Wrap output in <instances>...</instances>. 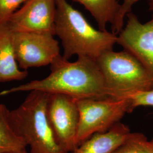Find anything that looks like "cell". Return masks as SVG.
I'll use <instances>...</instances> for the list:
<instances>
[{"mask_svg": "<svg viewBox=\"0 0 153 153\" xmlns=\"http://www.w3.org/2000/svg\"><path fill=\"white\" fill-rule=\"evenodd\" d=\"M119 98L126 99L129 101L130 113H131L138 107H153V90L128 94Z\"/></svg>", "mask_w": 153, "mask_h": 153, "instance_id": "15", "label": "cell"}, {"mask_svg": "<svg viewBox=\"0 0 153 153\" xmlns=\"http://www.w3.org/2000/svg\"><path fill=\"white\" fill-rule=\"evenodd\" d=\"M28 0H0V25L7 23L19 6Z\"/></svg>", "mask_w": 153, "mask_h": 153, "instance_id": "17", "label": "cell"}, {"mask_svg": "<svg viewBox=\"0 0 153 153\" xmlns=\"http://www.w3.org/2000/svg\"><path fill=\"white\" fill-rule=\"evenodd\" d=\"M13 33L8 23L0 25V83L21 81L27 76L16 62Z\"/></svg>", "mask_w": 153, "mask_h": 153, "instance_id": "11", "label": "cell"}, {"mask_svg": "<svg viewBox=\"0 0 153 153\" xmlns=\"http://www.w3.org/2000/svg\"><path fill=\"white\" fill-rule=\"evenodd\" d=\"M49 94L31 91L21 104L9 111L14 130L24 139L30 153H69L60 145L47 115Z\"/></svg>", "mask_w": 153, "mask_h": 153, "instance_id": "3", "label": "cell"}, {"mask_svg": "<svg viewBox=\"0 0 153 153\" xmlns=\"http://www.w3.org/2000/svg\"><path fill=\"white\" fill-rule=\"evenodd\" d=\"M9 111L5 104H0V153H12L26 150L24 139L13 128Z\"/></svg>", "mask_w": 153, "mask_h": 153, "instance_id": "13", "label": "cell"}, {"mask_svg": "<svg viewBox=\"0 0 153 153\" xmlns=\"http://www.w3.org/2000/svg\"><path fill=\"white\" fill-rule=\"evenodd\" d=\"M131 133L127 126L119 123L108 131L94 134L70 153H113Z\"/></svg>", "mask_w": 153, "mask_h": 153, "instance_id": "10", "label": "cell"}, {"mask_svg": "<svg viewBox=\"0 0 153 153\" xmlns=\"http://www.w3.org/2000/svg\"><path fill=\"white\" fill-rule=\"evenodd\" d=\"M55 2V35L60 39L64 59L69 60L77 56L96 61L105 52L113 50L117 35L95 28L67 0Z\"/></svg>", "mask_w": 153, "mask_h": 153, "instance_id": "2", "label": "cell"}, {"mask_svg": "<svg viewBox=\"0 0 153 153\" xmlns=\"http://www.w3.org/2000/svg\"><path fill=\"white\" fill-rule=\"evenodd\" d=\"M76 103L79 112L76 147L94 134L108 131L130 113L129 102L124 98L82 99Z\"/></svg>", "mask_w": 153, "mask_h": 153, "instance_id": "5", "label": "cell"}, {"mask_svg": "<svg viewBox=\"0 0 153 153\" xmlns=\"http://www.w3.org/2000/svg\"><path fill=\"white\" fill-rule=\"evenodd\" d=\"M96 61L103 76L108 97L119 98L128 94L153 90L147 72L128 51H109Z\"/></svg>", "mask_w": 153, "mask_h": 153, "instance_id": "4", "label": "cell"}, {"mask_svg": "<svg viewBox=\"0 0 153 153\" xmlns=\"http://www.w3.org/2000/svg\"><path fill=\"white\" fill-rule=\"evenodd\" d=\"M126 17V25L117 36V44L137 59L153 85V16L146 23H142L131 12Z\"/></svg>", "mask_w": 153, "mask_h": 153, "instance_id": "8", "label": "cell"}, {"mask_svg": "<svg viewBox=\"0 0 153 153\" xmlns=\"http://www.w3.org/2000/svg\"><path fill=\"white\" fill-rule=\"evenodd\" d=\"M141 0H120V10L115 18V21L111 25L112 33L117 35L124 26L125 18L128 14L131 12V9L136 3Z\"/></svg>", "mask_w": 153, "mask_h": 153, "instance_id": "16", "label": "cell"}, {"mask_svg": "<svg viewBox=\"0 0 153 153\" xmlns=\"http://www.w3.org/2000/svg\"><path fill=\"white\" fill-rule=\"evenodd\" d=\"M12 153H30V152H28L26 150H23V151H21V152H18Z\"/></svg>", "mask_w": 153, "mask_h": 153, "instance_id": "19", "label": "cell"}, {"mask_svg": "<svg viewBox=\"0 0 153 153\" xmlns=\"http://www.w3.org/2000/svg\"><path fill=\"white\" fill-rule=\"evenodd\" d=\"M47 115L55 137L62 148L70 153L76 148L79 120L76 99L60 94H49Z\"/></svg>", "mask_w": 153, "mask_h": 153, "instance_id": "7", "label": "cell"}, {"mask_svg": "<svg viewBox=\"0 0 153 153\" xmlns=\"http://www.w3.org/2000/svg\"><path fill=\"white\" fill-rule=\"evenodd\" d=\"M113 153H153V138L149 140L142 133L131 132L126 141Z\"/></svg>", "mask_w": 153, "mask_h": 153, "instance_id": "14", "label": "cell"}, {"mask_svg": "<svg viewBox=\"0 0 153 153\" xmlns=\"http://www.w3.org/2000/svg\"><path fill=\"white\" fill-rule=\"evenodd\" d=\"M73 1L79 3L90 12L102 31H107V25L114 23L120 8V0Z\"/></svg>", "mask_w": 153, "mask_h": 153, "instance_id": "12", "label": "cell"}, {"mask_svg": "<svg viewBox=\"0 0 153 153\" xmlns=\"http://www.w3.org/2000/svg\"><path fill=\"white\" fill-rule=\"evenodd\" d=\"M55 0H28L8 24L13 32L49 33L55 35Z\"/></svg>", "mask_w": 153, "mask_h": 153, "instance_id": "9", "label": "cell"}, {"mask_svg": "<svg viewBox=\"0 0 153 153\" xmlns=\"http://www.w3.org/2000/svg\"><path fill=\"white\" fill-rule=\"evenodd\" d=\"M149 10L150 11H153V0L149 1Z\"/></svg>", "mask_w": 153, "mask_h": 153, "instance_id": "18", "label": "cell"}, {"mask_svg": "<svg viewBox=\"0 0 153 153\" xmlns=\"http://www.w3.org/2000/svg\"><path fill=\"white\" fill-rule=\"evenodd\" d=\"M50 69L51 73L45 78L2 90L0 98L31 91L63 94L76 100L108 97L103 76L94 60L79 57L71 62L60 55L50 65Z\"/></svg>", "mask_w": 153, "mask_h": 153, "instance_id": "1", "label": "cell"}, {"mask_svg": "<svg viewBox=\"0 0 153 153\" xmlns=\"http://www.w3.org/2000/svg\"><path fill=\"white\" fill-rule=\"evenodd\" d=\"M49 33L13 32V43L20 69L51 65L60 56L59 42Z\"/></svg>", "mask_w": 153, "mask_h": 153, "instance_id": "6", "label": "cell"}]
</instances>
